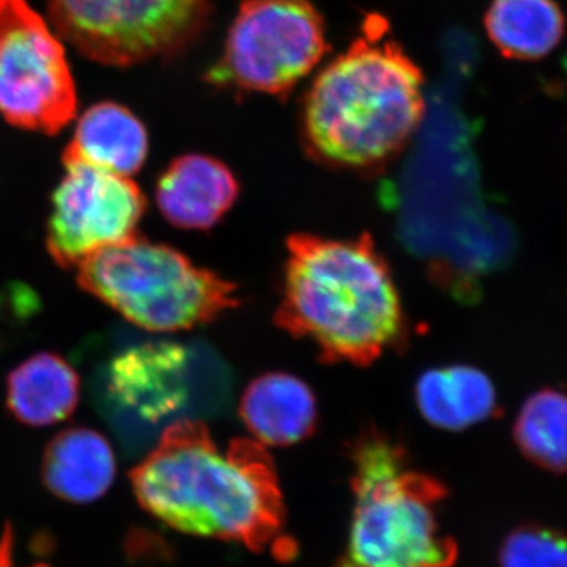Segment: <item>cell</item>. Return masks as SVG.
Segmentation results:
<instances>
[{
	"mask_svg": "<svg viewBox=\"0 0 567 567\" xmlns=\"http://www.w3.org/2000/svg\"><path fill=\"white\" fill-rule=\"evenodd\" d=\"M78 402L80 377L59 354H33L7 380L11 415L31 427L62 423L73 415Z\"/></svg>",
	"mask_w": 567,
	"mask_h": 567,
	"instance_id": "obj_14",
	"label": "cell"
},
{
	"mask_svg": "<svg viewBox=\"0 0 567 567\" xmlns=\"http://www.w3.org/2000/svg\"><path fill=\"white\" fill-rule=\"evenodd\" d=\"M499 567H567V537L555 529L524 527L499 548Z\"/></svg>",
	"mask_w": 567,
	"mask_h": 567,
	"instance_id": "obj_18",
	"label": "cell"
},
{
	"mask_svg": "<svg viewBox=\"0 0 567 567\" xmlns=\"http://www.w3.org/2000/svg\"><path fill=\"white\" fill-rule=\"evenodd\" d=\"M240 416L260 445H297L315 434L316 395L298 377L270 372L257 377L246 388Z\"/></svg>",
	"mask_w": 567,
	"mask_h": 567,
	"instance_id": "obj_11",
	"label": "cell"
},
{
	"mask_svg": "<svg viewBox=\"0 0 567 567\" xmlns=\"http://www.w3.org/2000/svg\"><path fill=\"white\" fill-rule=\"evenodd\" d=\"M514 440L533 464L551 473H567V393L543 388L518 410Z\"/></svg>",
	"mask_w": 567,
	"mask_h": 567,
	"instance_id": "obj_17",
	"label": "cell"
},
{
	"mask_svg": "<svg viewBox=\"0 0 567 567\" xmlns=\"http://www.w3.org/2000/svg\"><path fill=\"white\" fill-rule=\"evenodd\" d=\"M484 24L496 50L516 61L546 58L565 35V17L555 0H494Z\"/></svg>",
	"mask_w": 567,
	"mask_h": 567,
	"instance_id": "obj_16",
	"label": "cell"
},
{
	"mask_svg": "<svg viewBox=\"0 0 567 567\" xmlns=\"http://www.w3.org/2000/svg\"><path fill=\"white\" fill-rule=\"evenodd\" d=\"M240 186L226 164L189 153L167 166L156 185V204L178 229L207 230L216 226L237 200Z\"/></svg>",
	"mask_w": 567,
	"mask_h": 567,
	"instance_id": "obj_10",
	"label": "cell"
},
{
	"mask_svg": "<svg viewBox=\"0 0 567 567\" xmlns=\"http://www.w3.org/2000/svg\"><path fill=\"white\" fill-rule=\"evenodd\" d=\"M352 520L334 567H453L457 543L443 532L447 488L412 465L401 443L365 429L350 446Z\"/></svg>",
	"mask_w": 567,
	"mask_h": 567,
	"instance_id": "obj_4",
	"label": "cell"
},
{
	"mask_svg": "<svg viewBox=\"0 0 567 567\" xmlns=\"http://www.w3.org/2000/svg\"><path fill=\"white\" fill-rule=\"evenodd\" d=\"M416 404L429 424L465 431L496 412V391L487 374L473 365L431 369L416 383Z\"/></svg>",
	"mask_w": 567,
	"mask_h": 567,
	"instance_id": "obj_15",
	"label": "cell"
},
{
	"mask_svg": "<svg viewBox=\"0 0 567 567\" xmlns=\"http://www.w3.org/2000/svg\"><path fill=\"white\" fill-rule=\"evenodd\" d=\"M424 78L380 14L306 93L303 140L317 162L349 171L390 163L423 121Z\"/></svg>",
	"mask_w": 567,
	"mask_h": 567,
	"instance_id": "obj_3",
	"label": "cell"
},
{
	"mask_svg": "<svg viewBox=\"0 0 567 567\" xmlns=\"http://www.w3.org/2000/svg\"><path fill=\"white\" fill-rule=\"evenodd\" d=\"M148 153L144 123L117 103L93 104L78 121L73 141L62 158L80 159L107 173L136 174Z\"/></svg>",
	"mask_w": 567,
	"mask_h": 567,
	"instance_id": "obj_13",
	"label": "cell"
},
{
	"mask_svg": "<svg viewBox=\"0 0 567 567\" xmlns=\"http://www.w3.org/2000/svg\"><path fill=\"white\" fill-rule=\"evenodd\" d=\"M78 92L61 37L29 0H0V114L10 125L58 134Z\"/></svg>",
	"mask_w": 567,
	"mask_h": 567,
	"instance_id": "obj_8",
	"label": "cell"
},
{
	"mask_svg": "<svg viewBox=\"0 0 567 567\" xmlns=\"http://www.w3.org/2000/svg\"><path fill=\"white\" fill-rule=\"evenodd\" d=\"M328 52L312 0H244L221 59L205 80L219 89L287 95Z\"/></svg>",
	"mask_w": 567,
	"mask_h": 567,
	"instance_id": "obj_6",
	"label": "cell"
},
{
	"mask_svg": "<svg viewBox=\"0 0 567 567\" xmlns=\"http://www.w3.org/2000/svg\"><path fill=\"white\" fill-rule=\"evenodd\" d=\"M62 162L65 175L52 194L47 245L54 262L70 270L136 237L147 200L130 177L80 159Z\"/></svg>",
	"mask_w": 567,
	"mask_h": 567,
	"instance_id": "obj_9",
	"label": "cell"
},
{
	"mask_svg": "<svg viewBox=\"0 0 567 567\" xmlns=\"http://www.w3.org/2000/svg\"><path fill=\"white\" fill-rule=\"evenodd\" d=\"M0 567H17L14 563V535L10 525H7L0 535Z\"/></svg>",
	"mask_w": 567,
	"mask_h": 567,
	"instance_id": "obj_19",
	"label": "cell"
},
{
	"mask_svg": "<svg viewBox=\"0 0 567 567\" xmlns=\"http://www.w3.org/2000/svg\"><path fill=\"white\" fill-rule=\"evenodd\" d=\"M117 462L106 436L89 427L59 432L44 451L41 477L52 495L73 505L102 498L115 481Z\"/></svg>",
	"mask_w": 567,
	"mask_h": 567,
	"instance_id": "obj_12",
	"label": "cell"
},
{
	"mask_svg": "<svg viewBox=\"0 0 567 567\" xmlns=\"http://www.w3.org/2000/svg\"><path fill=\"white\" fill-rule=\"evenodd\" d=\"M275 320L328 363L372 364L409 333L390 265L369 234L292 235Z\"/></svg>",
	"mask_w": 567,
	"mask_h": 567,
	"instance_id": "obj_2",
	"label": "cell"
},
{
	"mask_svg": "<svg viewBox=\"0 0 567 567\" xmlns=\"http://www.w3.org/2000/svg\"><path fill=\"white\" fill-rule=\"evenodd\" d=\"M140 505L185 535L241 544L278 543L286 506L274 458L254 439L221 447L200 421L178 420L132 472Z\"/></svg>",
	"mask_w": 567,
	"mask_h": 567,
	"instance_id": "obj_1",
	"label": "cell"
},
{
	"mask_svg": "<svg viewBox=\"0 0 567 567\" xmlns=\"http://www.w3.org/2000/svg\"><path fill=\"white\" fill-rule=\"evenodd\" d=\"M52 29L85 58L132 66L173 58L203 33L210 0H47Z\"/></svg>",
	"mask_w": 567,
	"mask_h": 567,
	"instance_id": "obj_7",
	"label": "cell"
},
{
	"mask_svg": "<svg viewBox=\"0 0 567 567\" xmlns=\"http://www.w3.org/2000/svg\"><path fill=\"white\" fill-rule=\"evenodd\" d=\"M76 274L85 292L158 333L193 330L240 305L233 282L137 235L87 257Z\"/></svg>",
	"mask_w": 567,
	"mask_h": 567,
	"instance_id": "obj_5",
	"label": "cell"
}]
</instances>
